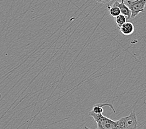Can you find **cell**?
I'll return each instance as SVG.
<instances>
[{
	"instance_id": "obj_7",
	"label": "cell",
	"mask_w": 146,
	"mask_h": 129,
	"mask_svg": "<svg viewBox=\"0 0 146 129\" xmlns=\"http://www.w3.org/2000/svg\"><path fill=\"white\" fill-rule=\"evenodd\" d=\"M114 18H115V22L117 24L118 28L121 27L122 26V25H123V24L127 21V19L126 16L121 15V14L119 16L115 17Z\"/></svg>"
},
{
	"instance_id": "obj_1",
	"label": "cell",
	"mask_w": 146,
	"mask_h": 129,
	"mask_svg": "<svg viewBox=\"0 0 146 129\" xmlns=\"http://www.w3.org/2000/svg\"><path fill=\"white\" fill-rule=\"evenodd\" d=\"M89 116H91L97 124L96 129H118L117 120H113L111 118L104 116L103 114H96L93 111L89 112ZM85 129H91L85 127Z\"/></svg>"
},
{
	"instance_id": "obj_2",
	"label": "cell",
	"mask_w": 146,
	"mask_h": 129,
	"mask_svg": "<svg viewBox=\"0 0 146 129\" xmlns=\"http://www.w3.org/2000/svg\"><path fill=\"white\" fill-rule=\"evenodd\" d=\"M118 129H136L137 119L136 114L133 110L129 116L122 117L117 120Z\"/></svg>"
},
{
	"instance_id": "obj_4",
	"label": "cell",
	"mask_w": 146,
	"mask_h": 129,
	"mask_svg": "<svg viewBox=\"0 0 146 129\" xmlns=\"http://www.w3.org/2000/svg\"><path fill=\"white\" fill-rule=\"evenodd\" d=\"M113 5L116 6L119 8L121 14L126 16L127 20H129L131 18V11L129 8L124 3V0H121V2L116 1Z\"/></svg>"
},
{
	"instance_id": "obj_9",
	"label": "cell",
	"mask_w": 146,
	"mask_h": 129,
	"mask_svg": "<svg viewBox=\"0 0 146 129\" xmlns=\"http://www.w3.org/2000/svg\"><path fill=\"white\" fill-rule=\"evenodd\" d=\"M112 1L113 0H96V1L100 4H108Z\"/></svg>"
},
{
	"instance_id": "obj_10",
	"label": "cell",
	"mask_w": 146,
	"mask_h": 129,
	"mask_svg": "<svg viewBox=\"0 0 146 129\" xmlns=\"http://www.w3.org/2000/svg\"><path fill=\"white\" fill-rule=\"evenodd\" d=\"M125 1V0H124ZM128 1H134V0H128Z\"/></svg>"
},
{
	"instance_id": "obj_5",
	"label": "cell",
	"mask_w": 146,
	"mask_h": 129,
	"mask_svg": "<svg viewBox=\"0 0 146 129\" xmlns=\"http://www.w3.org/2000/svg\"><path fill=\"white\" fill-rule=\"evenodd\" d=\"M119 29L124 36H128L133 34L134 32V26L132 22L126 21L122 26L119 27Z\"/></svg>"
},
{
	"instance_id": "obj_8",
	"label": "cell",
	"mask_w": 146,
	"mask_h": 129,
	"mask_svg": "<svg viewBox=\"0 0 146 129\" xmlns=\"http://www.w3.org/2000/svg\"><path fill=\"white\" fill-rule=\"evenodd\" d=\"M108 8L110 15L112 17H115L121 15V11H120L119 8L116 6L113 5L112 6H108Z\"/></svg>"
},
{
	"instance_id": "obj_6",
	"label": "cell",
	"mask_w": 146,
	"mask_h": 129,
	"mask_svg": "<svg viewBox=\"0 0 146 129\" xmlns=\"http://www.w3.org/2000/svg\"><path fill=\"white\" fill-rule=\"evenodd\" d=\"M104 106H108L111 108V109L113 110V112L115 113L116 110H114V108L112 104H97L96 105L94 106L92 109V111L93 112H95L96 114H103V107Z\"/></svg>"
},
{
	"instance_id": "obj_3",
	"label": "cell",
	"mask_w": 146,
	"mask_h": 129,
	"mask_svg": "<svg viewBox=\"0 0 146 129\" xmlns=\"http://www.w3.org/2000/svg\"><path fill=\"white\" fill-rule=\"evenodd\" d=\"M124 3L131 9L132 13L131 18H134L140 13H143L144 11L146 0H134V1L125 0Z\"/></svg>"
}]
</instances>
